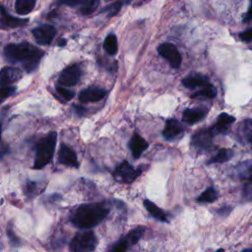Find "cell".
Listing matches in <instances>:
<instances>
[{"instance_id":"cell-33","label":"cell","mask_w":252,"mask_h":252,"mask_svg":"<svg viewBox=\"0 0 252 252\" xmlns=\"http://www.w3.org/2000/svg\"><path fill=\"white\" fill-rule=\"evenodd\" d=\"M243 197L246 201H250L252 197V188H251V182L248 180L243 187Z\"/></svg>"},{"instance_id":"cell-7","label":"cell","mask_w":252,"mask_h":252,"mask_svg":"<svg viewBox=\"0 0 252 252\" xmlns=\"http://www.w3.org/2000/svg\"><path fill=\"white\" fill-rule=\"evenodd\" d=\"M158 51L165 60H167V62L172 68L177 69L180 67L182 62V57L177 47L174 44L169 42L161 43L158 47Z\"/></svg>"},{"instance_id":"cell-45","label":"cell","mask_w":252,"mask_h":252,"mask_svg":"<svg viewBox=\"0 0 252 252\" xmlns=\"http://www.w3.org/2000/svg\"><path fill=\"white\" fill-rule=\"evenodd\" d=\"M216 252H224V250H223V249H221V248H220V249H218V250H217V251H216Z\"/></svg>"},{"instance_id":"cell-23","label":"cell","mask_w":252,"mask_h":252,"mask_svg":"<svg viewBox=\"0 0 252 252\" xmlns=\"http://www.w3.org/2000/svg\"><path fill=\"white\" fill-rule=\"evenodd\" d=\"M36 0H16L15 9L19 15H28L31 13L34 6Z\"/></svg>"},{"instance_id":"cell-10","label":"cell","mask_w":252,"mask_h":252,"mask_svg":"<svg viewBox=\"0 0 252 252\" xmlns=\"http://www.w3.org/2000/svg\"><path fill=\"white\" fill-rule=\"evenodd\" d=\"M28 19H21L12 17L6 9L0 4V29L10 30L19 27H23L28 23Z\"/></svg>"},{"instance_id":"cell-32","label":"cell","mask_w":252,"mask_h":252,"mask_svg":"<svg viewBox=\"0 0 252 252\" xmlns=\"http://www.w3.org/2000/svg\"><path fill=\"white\" fill-rule=\"evenodd\" d=\"M26 194L28 196H33L37 192V183L33 181H27L26 183Z\"/></svg>"},{"instance_id":"cell-17","label":"cell","mask_w":252,"mask_h":252,"mask_svg":"<svg viewBox=\"0 0 252 252\" xmlns=\"http://www.w3.org/2000/svg\"><path fill=\"white\" fill-rule=\"evenodd\" d=\"M210 84L211 83L207 76L197 73L190 74L182 80V85L189 89H194L197 87H206Z\"/></svg>"},{"instance_id":"cell-44","label":"cell","mask_w":252,"mask_h":252,"mask_svg":"<svg viewBox=\"0 0 252 252\" xmlns=\"http://www.w3.org/2000/svg\"><path fill=\"white\" fill-rule=\"evenodd\" d=\"M123 3H130L131 0H121Z\"/></svg>"},{"instance_id":"cell-42","label":"cell","mask_w":252,"mask_h":252,"mask_svg":"<svg viewBox=\"0 0 252 252\" xmlns=\"http://www.w3.org/2000/svg\"><path fill=\"white\" fill-rule=\"evenodd\" d=\"M242 252H252V249H251V248H246V249H244Z\"/></svg>"},{"instance_id":"cell-28","label":"cell","mask_w":252,"mask_h":252,"mask_svg":"<svg viewBox=\"0 0 252 252\" xmlns=\"http://www.w3.org/2000/svg\"><path fill=\"white\" fill-rule=\"evenodd\" d=\"M99 5V0H85L81 7V13L83 15L89 16L93 14Z\"/></svg>"},{"instance_id":"cell-22","label":"cell","mask_w":252,"mask_h":252,"mask_svg":"<svg viewBox=\"0 0 252 252\" xmlns=\"http://www.w3.org/2000/svg\"><path fill=\"white\" fill-rule=\"evenodd\" d=\"M233 157V152L230 149H220L217 152L215 156H213L209 160L208 164L210 163H222L228 161Z\"/></svg>"},{"instance_id":"cell-3","label":"cell","mask_w":252,"mask_h":252,"mask_svg":"<svg viewBox=\"0 0 252 252\" xmlns=\"http://www.w3.org/2000/svg\"><path fill=\"white\" fill-rule=\"evenodd\" d=\"M56 140V132H50L37 143L33 163L34 169H41L51 161L55 150Z\"/></svg>"},{"instance_id":"cell-12","label":"cell","mask_w":252,"mask_h":252,"mask_svg":"<svg viewBox=\"0 0 252 252\" xmlns=\"http://www.w3.org/2000/svg\"><path fill=\"white\" fill-rule=\"evenodd\" d=\"M22 71L15 67H4L0 70V87L11 86L22 78Z\"/></svg>"},{"instance_id":"cell-30","label":"cell","mask_w":252,"mask_h":252,"mask_svg":"<svg viewBox=\"0 0 252 252\" xmlns=\"http://www.w3.org/2000/svg\"><path fill=\"white\" fill-rule=\"evenodd\" d=\"M121 4H122V3L119 2V1L114 2V3L110 4L109 6H106V7L102 10V12H103V13H106L108 17H113V16H115V15L120 11Z\"/></svg>"},{"instance_id":"cell-35","label":"cell","mask_w":252,"mask_h":252,"mask_svg":"<svg viewBox=\"0 0 252 252\" xmlns=\"http://www.w3.org/2000/svg\"><path fill=\"white\" fill-rule=\"evenodd\" d=\"M239 37H240V39H242L246 42H250L251 38H252V30L248 29L247 31L242 32L241 33H239Z\"/></svg>"},{"instance_id":"cell-5","label":"cell","mask_w":252,"mask_h":252,"mask_svg":"<svg viewBox=\"0 0 252 252\" xmlns=\"http://www.w3.org/2000/svg\"><path fill=\"white\" fill-rule=\"evenodd\" d=\"M141 166L133 167L127 160L122 161L113 171V177L116 181L121 183H132L142 172Z\"/></svg>"},{"instance_id":"cell-25","label":"cell","mask_w":252,"mask_h":252,"mask_svg":"<svg viewBox=\"0 0 252 252\" xmlns=\"http://www.w3.org/2000/svg\"><path fill=\"white\" fill-rule=\"evenodd\" d=\"M103 47L104 50L109 54V55H115L118 51V44H117V38L115 34L110 33L106 36L103 42Z\"/></svg>"},{"instance_id":"cell-34","label":"cell","mask_w":252,"mask_h":252,"mask_svg":"<svg viewBox=\"0 0 252 252\" xmlns=\"http://www.w3.org/2000/svg\"><path fill=\"white\" fill-rule=\"evenodd\" d=\"M127 249H128V246L126 245V243L123 240H121L113 246V248L111 249L110 252H126Z\"/></svg>"},{"instance_id":"cell-1","label":"cell","mask_w":252,"mask_h":252,"mask_svg":"<svg viewBox=\"0 0 252 252\" xmlns=\"http://www.w3.org/2000/svg\"><path fill=\"white\" fill-rule=\"evenodd\" d=\"M3 54L10 63H21L27 72L36 69L43 51L29 42L10 43L4 47Z\"/></svg>"},{"instance_id":"cell-31","label":"cell","mask_w":252,"mask_h":252,"mask_svg":"<svg viewBox=\"0 0 252 252\" xmlns=\"http://www.w3.org/2000/svg\"><path fill=\"white\" fill-rule=\"evenodd\" d=\"M56 91H57L58 94H59L62 98H64L65 100H70V99H72V98L74 97V95H75V93H74L73 91H71V90H69V89H66V88H64V87H62V86L56 87Z\"/></svg>"},{"instance_id":"cell-29","label":"cell","mask_w":252,"mask_h":252,"mask_svg":"<svg viewBox=\"0 0 252 252\" xmlns=\"http://www.w3.org/2000/svg\"><path fill=\"white\" fill-rule=\"evenodd\" d=\"M16 92V88L13 86H5L0 87V103H2L9 96L13 95Z\"/></svg>"},{"instance_id":"cell-8","label":"cell","mask_w":252,"mask_h":252,"mask_svg":"<svg viewBox=\"0 0 252 252\" xmlns=\"http://www.w3.org/2000/svg\"><path fill=\"white\" fill-rule=\"evenodd\" d=\"M82 75V69L79 64H73L63 69L59 75L58 83L62 87H71L79 83Z\"/></svg>"},{"instance_id":"cell-36","label":"cell","mask_w":252,"mask_h":252,"mask_svg":"<svg viewBox=\"0 0 252 252\" xmlns=\"http://www.w3.org/2000/svg\"><path fill=\"white\" fill-rule=\"evenodd\" d=\"M85 0H58L59 4H64L67 6H77L82 5Z\"/></svg>"},{"instance_id":"cell-19","label":"cell","mask_w":252,"mask_h":252,"mask_svg":"<svg viewBox=\"0 0 252 252\" xmlns=\"http://www.w3.org/2000/svg\"><path fill=\"white\" fill-rule=\"evenodd\" d=\"M207 115V110L204 108H187L183 112V121L188 124H195Z\"/></svg>"},{"instance_id":"cell-2","label":"cell","mask_w":252,"mask_h":252,"mask_svg":"<svg viewBox=\"0 0 252 252\" xmlns=\"http://www.w3.org/2000/svg\"><path fill=\"white\" fill-rule=\"evenodd\" d=\"M109 210L101 203L84 204L72 214L71 222L81 229L94 227L100 223L108 215Z\"/></svg>"},{"instance_id":"cell-13","label":"cell","mask_w":252,"mask_h":252,"mask_svg":"<svg viewBox=\"0 0 252 252\" xmlns=\"http://www.w3.org/2000/svg\"><path fill=\"white\" fill-rule=\"evenodd\" d=\"M106 94V91L99 87H90L83 90L79 94V99L82 102H94L102 99Z\"/></svg>"},{"instance_id":"cell-4","label":"cell","mask_w":252,"mask_h":252,"mask_svg":"<svg viewBox=\"0 0 252 252\" xmlns=\"http://www.w3.org/2000/svg\"><path fill=\"white\" fill-rule=\"evenodd\" d=\"M97 245V238L92 230L78 232L70 242L71 252H92Z\"/></svg>"},{"instance_id":"cell-24","label":"cell","mask_w":252,"mask_h":252,"mask_svg":"<svg viewBox=\"0 0 252 252\" xmlns=\"http://www.w3.org/2000/svg\"><path fill=\"white\" fill-rule=\"evenodd\" d=\"M251 168H252L251 160H246L238 164L235 167L234 171L239 178H246L247 180H251Z\"/></svg>"},{"instance_id":"cell-14","label":"cell","mask_w":252,"mask_h":252,"mask_svg":"<svg viewBox=\"0 0 252 252\" xmlns=\"http://www.w3.org/2000/svg\"><path fill=\"white\" fill-rule=\"evenodd\" d=\"M183 131H184V128L181 125V123L178 120L172 118V119H168L165 122V126L162 131V136L165 140L171 141L176 137L182 135Z\"/></svg>"},{"instance_id":"cell-18","label":"cell","mask_w":252,"mask_h":252,"mask_svg":"<svg viewBox=\"0 0 252 252\" xmlns=\"http://www.w3.org/2000/svg\"><path fill=\"white\" fill-rule=\"evenodd\" d=\"M235 121V117L232 115H229L227 113H220L216 121L215 127L214 129L218 132V133H221V134H226L229 131L230 126L232 125V123Z\"/></svg>"},{"instance_id":"cell-16","label":"cell","mask_w":252,"mask_h":252,"mask_svg":"<svg viewBox=\"0 0 252 252\" xmlns=\"http://www.w3.org/2000/svg\"><path fill=\"white\" fill-rule=\"evenodd\" d=\"M149 147L148 142L142 138L138 133H134L129 142V148L131 150L132 156L134 158H139L144 151Z\"/></svg>"},{"instance_id":"cell-38","label":"cell","mask_w":252,"mask_h":252,"mask_svg":"<svg viewBox=\"0 0 252 252\" xmlns=\"http://www.w3.org/2000/svg\"><path fill=\"white\" fill-rule=\"evenodd\" d=\"M232 208L231 207H228V206H225V207H222V208H220L217 213L220 215V216H222V217H225L227 216L230 212H231Z\"/></svg>"},{"instance_id":"cell-39","label":"cell","mask_w":252,"mask_h":252,"mask_svg":"<svg viewBox=\"0 0 252 252\" xmlns=\"http://www.w3.org/2000/svg\"><path fill=\"white\" fill-rule=\"evenodd\" d=\"M74 109H75V111L77 112V114L78 115H80V116H82V115H84L85 113H86V111H87V109L85 108V107H83V106H81V105H74Z\"/></svg>"},{"instance_id":"cell-37","label":"cell","mask_w":252,"mask_h":252,"mask_svg":"<svg viewBox=\"0 0 252 252\" xmlns=\"http://www.w3.org/2000/svg\"><path fill=\"white\" fill-rule=\"evenodd\" d=\"M7 233H8V236H9V238H10V240H11V242H12L13 245L17 246V245L20 244V240H19V238L15 235L13 229L8 228V229H7Z\"/></svg>"},{"instance_id":"cell-20","label":"cell","mask_w":252,"mask_h":252,"mask_svg":"<svg viewBox=\"0 0 252 252\" xmlns=\"http://www.w3.org/2000/svg\"><path fill=\"white\" fill-rule=\"evenodd\" d=\"M144 206L147 209V211L158 220H160L162 222H167V216L166 214L160 209L158 208L155 203H153L152 201L146 199L144 201Z\"/></svg>"},{"instance_id":"cell-46","label":"cell","mask_w":252,"mask_h":252,"mask_svg":"<svg viewBox=\"0 0 252 252\" xmlns=\"http://www.w3.org/2000/svg\"><path fill=\"white\" fill-rule=\"evenodd\" d=\"M105 1H109V0H105Z\"/></svg>"},{"instance_id":"cell-11","label":"cell","mask_w":252,"mask_h":252,"mask_svg":"<svg viewBox=\"0 0 252 252\" xmlns=\"http://www.w3.org/2000/svg\"><path fill=\"white\" fill-rule=\"evenodd\" d=\"M58 161L64 165L72 166L75 168L79 167V161L76 153L69 146L62 144L58 152Z\"/></svg>"},{"instance_id":"cell-6","label":"cell","mask_w":252,"mask_h":252,"mask_svg":"<svg viewBox=\"0 0 252 252\" xmlns=\"http://www.w3.org/2000/svg\"><path fill=\"white\" fill-rule=\"evenodd\" d=\"M213 136L214 131L213 129H200L196 132L191 139V147L196 150L197 152H204L207 151L213 143Z\"/></svg>"},{"instance_id":"cell-40","label":"cell","mask_w":252,"mask_h":252,"mask_svg":"<svg viewBox=\"0 0 252 252\" xmlns=\"http://www.w3.org/2000/svg\"><path fill=\"white\" fill-rule=\"evenodd\" d=\"M250 20H251V6H249L247 10V14H246V17L244 18V22H248Z\"/></svg>"},{"instance_id":"cell-9","label":"cell","mask_w":252,"mask_h":252,"mask_svg":"<svg viewBox=\"0 0 252 252\" xmlns=\"http://www.w3.org/2000/svg\"><path fill=\"white\" fill-rule=\"evenodd\" d=\"M36 42L40 45H48L56 34V29L51 25H42L32 31Z\"/></svg>"},{"instance_id":"cell-43","label":"cell","mask_w":252,"mask_h":252,"mask_svg":"<svg viewBox=\"0 0 252 252\" xmlns=\"http://www.w3.org/2000/svg\"><path fill=\"white\" fill-rule=\"evenodd\" d=\"M1 133H2V124L0 123V139H1Z\"/></svg>"},{"instance_id":"cell-27","label":"cell","mask_w":252,"mask_h":252,"mask_svg":"<svg viewBox=\"0 0 252 252\" xmlns=\"http://www.w3.org/2000/svg\"><path fill=\"white\" fill-rule=\"evenodd\" d=\"M217 95V90L213 85H208L206 87H203L202 90L194 93L191 97L195 98V97H207V98H214Z\"/></svg>"},{"instance_id":"cell-26","label":"cell","mask_w":252,"mask_h":252,"mask_svg":"<svg viewBox=\"0 0 252 252\" xmlns=\"http://www.w3.org/2000/svg\"><path fill=\"white\" fill-rule=\"evenodd\" d=\"M218 199V193L215 190V188L210 187L206 189L197 199L196 201L198 203H213Z\"/></svg>"},{"instance_id":"cell-15","label":"cell","mask_w":252,"mask_h":252,"mask_svg":"<svg viewBox=\"0 0 252 252\" xmlns=\"http://www.w3.org/2000/svg\"><path fill=\"white\" fill-rule=\"evenodd\" d=\"M237 140L244 145H250L252 140V121L251 119L242 120L236 130Z\"/></svg>"},{"instance_id":"cell-21","label":"cell","mask_w":252,"mask_h":252,"mask_svg":"<svg viewBox=\"0 0 252 252\" xmlns=\"http://www.w3.org/2000/svg\"><path fill=\"white\" fill-rule=\"evenodd\" d=\"M145 230H146V227H145V226L139 225V226H137V227L131 229V230L128 232V234H127L122 240L126 243V245H127L128 247L131 246V245H134V244H136V243L140 240V238L143 236Z\"/></svg>"},{"instance_id":"cell-41","label":"cell","mask_w":252,"mask_h":252,"mask_svg":"<svg viewBox=\"0 0 252 252\" xmlns=\"http://www.w3.org/2000/svg\"><path fill=\"white\" fill-rule=\"evenodd\" d=\"M65 43H66V41H65V39H64V40H63V39H62V40H61V41H60V42H59V45H60V46H62V45H64V44H65Z\"/></svg>"}]
</instances>
